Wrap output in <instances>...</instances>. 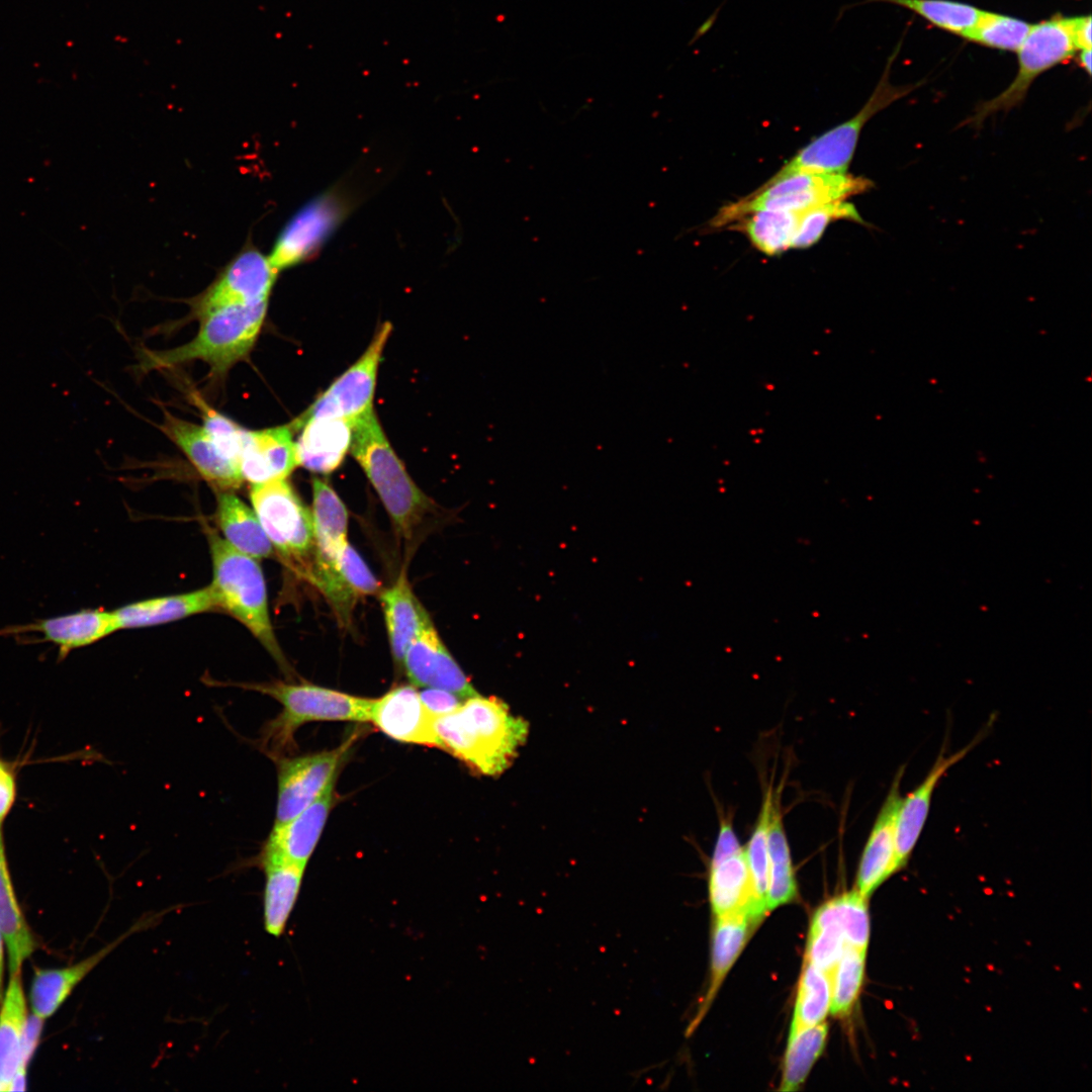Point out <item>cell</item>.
Instances as JSON below:
<instances>
[{
  "label": "cell",
  "mask_w": 1092,
  "mask_h": 1092,
  "mask_svg": "<svg viewBox=\"0 0 1092 1092\" xmlns=\"http://www.w3.org/2000/svg\"><path fill=\"white\" fill-rule=\"evenodd\" d=\"M439 748L480 775L503 774L528 735V723L495 697L475 695L433 721Z\"/></svg>",
  "instance_id": "obj_1"
},
{
  "label": "cell",
  "mask_w": 1092,
  "mask_h": 1092,
  "mask_svg": "<svg viewBox=\"0 0 1092 1092\" xmlns=\"http://www.w3.org/2000/svg\"><path fill=\"white\" fill-rule=\"evenodd\" d=\"M234 686L269 696L281 704L282 711L267 721L260 732V747L273 760L293 749L294 734L305 723L370 720L373 699L310 684L270 681Z\"/></svg>",
  "instance_id": "obj_2"
},
{
  "label": "cell",
  "mask_w": 1092,
  "mask_h": 1092,
  "mask_svg": "<svg viewBox=\"0 0 1092 1092\" xmlns=\"http://www.w3.org/2000/svg\"><path fill=\"white\" fill-rule=\"evenodd\" d=\"M268 300L232 304L202 317L197 335L183 346L165 350H144L140 367L148 372L202 360L213 372L223 373L251 351L263 326Z\"/></svg>",
  "instance_id": "obj_3"
},
{
  "label": "cell",
  "mask_w": 1092,
  "mask_h": 1092,
  "mask_svg": "<svg viewBox=\"0 0 1092 1092\" xmlns=\"http://www.w3.org/2000/svg\"><path fill=\"white\" fill-rule=\"evenodd\" d=\"M350 448L397 531L404 538L412 537L433 503L411 478L374 412L353 423Z\"/></svg>",
  "instance_id": "obj_4"
},
{
  "label": "cell",
  "mask_w": 1092,
  "mask_h": 1092,
  "mask_svg": "<svg viewBox=\"0 0 1092 1092\" xmlns=\"http://www.w3.org/2000/svg\"><path fill=\"white\" fill-rule=\"evenodd\" d=\"M208 540L213 573L210 586L218 609L246 626L274 659L287 668L272 628L266 583L257 559L238 551L212 531Z\"/></svg>",
  "instance_id": "obj_5"
},
{
  "label": "cell",
  "mask_w": 1092,
  "mask_h": 1092,
  "mask_svg": "<svg viewBox=\"0 0 1092 1092\" xmlns=\"http://www.w3.org/2000/svg\"><path fill=\"white\" fill-rule=\"evenodd\" d=\"M902 40L889 56L882 76L863 106L849 119L812 140L765 182H774L799 173H847L860 132L867 122L892 103L909 95L923 82L906 85L891 83V69Z\"/></svg>",
  "instance_id": "obj_6"
},
{
  "label": "cell",
  "mask_w": 1092,
  "mask_h": 1092,
  "mask_svg": "<svg viewBox=\"0 0 1092 1092\" xmlns=\"http://www.w3.org/2000/svg\"><path fill=\"white\" fill-rule=\"evenodd\" d=\"M863 176L849 173H799L764 182L748 195L722 206L709 228L725 229L739 218L760 210L799 211L862 194L874 187Z\"/></svg>",
  "instance_id": "obj_7"
},
{
  "label": "cell",
  "mask_w": 1092,
  "mask_h": 1092,
  "mask_svg": "<svg viewBox=\"0 0 1092 1092\" xmlns=\"http://www.w3.org/2000/svg\"><path fill=\"white\" fill-rule=\"evenodd\" d=\"M1076 52L1067 16L1056 14L1032 23L1027 37L1017 51L1018 69L1011 83L995 97L981 101L973 114L959 126L980 129L988 117L999 112L1008 113L1018 107L1026 98L1032 83L1041 74L1069 62Z\"/></svg>",
  "instance_id": "obj_8"
},
{
  "label": "cell",
  "mask_w": 1092,
  "mask_h": 1092,
  "mask_svg": "<svg viewBox=\"0 0 1092 1092\" xmlns=\"http://www.w3.org/2000/svg\"><path fill=\"white\" fill-rule=\"evenodd\" d=\"M250 497L273 548L285 563L307 578L313 555L311 513L285 478L253 484Z\"/></svg>",
  "instance_id": "obj_9"
},
{
  "label": "cell",
  "mask_w": 1092,
  "mask_h": 1092,
  "mask_svg": "<svg viewBox=\"0 0 1092 1092\" xmlns=\"http://www.w3.org/2000/svg\"><path fill=\"white\" fill-rule=\"evenodd\" d=\"M391 331V324L384 323L364 354L294 423L316 418L345 419L354 423L373 412L377 371Z\"/></svg>",
  "instance_id": "obj_10"
},
{
  "label": "cell",
  "mask_w": 1092,
  "mask_h": 1092,
  "mask_svg": "<svg viewBox=\"0 0 1092 1092\" xmlns=\"http://www.w3.org/2000/svg\"><path fill=\"white\" fill-rule=\"evenodd\" d=\"M353 738L332 750L274 759L277 764L278 795L273 826L282 825L295 817L337 779Z\"/></svg>",
  "instance_id": "obj_11"
},
{
  "label": "cell",
  "mask_w": 1092,
  "mask_h": 1092,
  "mask_svg": "<svg viewBox=\"0 0 1092 1092\" xmlns=\"http://www.w3.org/2000/svg\"><path fill=\"white\" fill-rule=\"evenodd\" d=\"M346 202L339 194L327 192L304 204L284 225L269 259L281 270L293 267L314 256L347 213Z\"/></svg>",
  "instance_id": "obj_12"
},
{
  "label": "cell",
  "mask_w": 1092,
  "mask_h": 1092,
  "mask_svg": "<svg viewBox=\"0 0 1092 1092\" xmlns=\"http://www.w3.org/2000/svg\"><path fill=\"white\" fill-rule=\"evenodd\" d=\"M278 271L269 257L248 243L195 300L199 316L223 306L268 300Z\"/></svg>",
  "instance_id": "obj_13"
},
{
  "label": "cell",
  "mask_w": 1092,
  "mask_h": 1092,
  "mask_svg": "<svg viewBox=\"0 0 1092 1092\" xmlns=\"http://www.w3.org/2000/svg\"><path fill=\"white\" fill-rule=\"evenodd\" d=\"M335 782L295 817L273 826L257 857L259 866L279 861L306 867L335 803Z\"/></svg>",
  "instance_id": "obj_14"
},
{
  "label": "cell",
  "mask_w": 1092,
  "mask_h": 1092,
  "mask_svg": "<svg viewBox=\"0 0 1092 1092\" xmlns=\"http://www.w3.org/2000/svg\"><path fill=\"white\" fill-rule=\"evenodd\" d=\"M402 665L416 688H437L462 700L477 695L463 670L443 644L432 621L427 622L410 644Z\"/></svg>",
  "instance_id": "obj_15"
},
{
  "label": "cell",
  "mask_w": 1092,
  "mask_h": 1092,
  "mask_svg": "<svg viewBox=\"0 0 1092 1092\" xmlns=\"http://www.w3.org/2000/svg\"><path fill=\"white\" fill-rule=\"evenodd\" d=\"M901 767L874 823L862 851L856 879V891L869 898L887 879L899 871L896 851V820L901 804Z\"/></svg>",
  "instance_id": "obj_16"
},
{
  "label": "cell",
  "mask_w": 1092,
  "mask_h": 1092,
  "mask_svg": "<svg viewBox=\"0 0 1092 1092\" xmlns=\"http://www.w3.org/2000/svg\"><path fill=\"white\" fill-rule=\"evenodd\" d=\"M369 721L397 741L440 746L433 727L434 717L413 685L394 687L381 698L373 699Z\"/></svg>",
  "instance_id": "obj_17"
},
{
  "label": "cell",
  "mask_w": 1092,
  "mask_h": 1092,
  "mask_svg": "<svg viewBox=\"0 0 1092 1092\" xmlns=\"http://www.w3.org/2000/svg\"><path fill=\"white\" fill-rule=\"evenodd\" d=\"M117 631L112 611L85 609L71 614L41 619L24 625L0 629V636L39 633L38 642H50L59 649V660L75 649L88 646Z\"/></svg>",
  "instance_id": "obj_18"
},
{
  "label": "cell",
  "mask_w": 1092,
  "mask_h": 1092,
  "mask_svg": "<svg viewBox=\"0 0 1092 1092\" xmlns=\"http://www.w3.org/2000/svg\"><path fill=\"white\" fill-rule=\"evenodd\" d=\"M313 559L307 579L312 582L337 569L348 543V512L336 491L324 480L312 478Z\"/></svg>",
  "instance_id": "obj_19"
},
{
  "label": "cell",
  "mask_w": 1092,
  "mask_h": 1092,
  "mask_svg": "<svg viewBox=\"0 0 1092 1092\" xmlns=\"http://www.w3.org/2000/svg\"><path fill=\"white\" fill-rule=\"evenodd\" d=\"M162 430L210 484L222 490L240 486L244 480L240 465L223 455L203 427L165 412Z\"/></svg>",
  "instance_id": "obj_20"
},
{
  "label": "cell",
  "mask_w": 1092,
  "mask_h": 1092,
  "mask_svg": "<svg viewBox=\"0 0 1092 1092\" xmlns=\"http://www.w3.org/2000/svg\"><path fill=\"white\" fill-rule=\"evenodd\" d=\"M154 920L155 917L139 921L114 941L77 964L65 968L36 970L29 989V1003L32 1014L43 1020L51 1017L68 999L75 987L105 957L125 938L139 930L147 928Z\"/></svg>",
  "instance_id": "obj_21"
},
{
  "label": "cell",
  "mask_w": 1092,
  "mask_h": 1092,
  "mask_svg": "<svg viewBox=\"0 0 1092 1092\" xmlns=\"http://www.w3.org/2000/svg\"><path fill=\"white\" fill-rule=\"evenodd\" d=\"M297 465L291 427L246 430L240 459L243 479L253 484L284 479Z\"/></svg>",
  "instance_id": "obj_22"
},
{
  "label": "cell",
  "mask_w": 1092,
  "mask_h": 1092,
  "mask_svg": "<svg viewBox=\"0 0 1092 1092\" xmlns=\"http://www.w3.org/2000/svg\"><path fill=\"white\" fill-rule=\"evenodd\" d=\"M979 741L980 737H977L972 743L950 755L941 752L922 783L902 798L896 820V851L899 871L906 867L923 830L937 783Z\"/></svg>",
  "instance_id": "obj_23"
},
{
  "label": "cell",
  "mask_w": 1092,
  "mask_h": 1092,
  "mask_svg": "<svg viewBox=\"0 0 1092 1092\" xmlns=\"http://www.w3.org/2000/svg\"><path fill=\"white\" fill-rule=\"evenodd\" d=\"M292 426L301 428L295 443L298 465L316 473H330L341 465L351 447L352 422L316 418Z\"/></svg>",
  "instance_id": "obj_24"
},
{
  "label": "cell",
  "mask_w": 1092,
  "mask_h": 1092,
  "mask_svg": "<svg viewBox=\"0 0 1092 1092\" xmlns=\"http://www.w3.org/2000/svg\"><path fill=\"white\" fill-rule=\"evenodd\" d=\"M217 608L209 584L190 593L135 602L112 613L119 630L165 624Z\"/></svg>",
  "instance_id": "obj_25"
},
{
  "label": "cell",
  "mask_w": 1092,
  "mask_h": 1092,
  "mask_svg": "<svg viewBox=\"0 0 1092 1092\" xmlns=\"http://www.w3.org/2000/svg\"><path fill=\"white\" fill-rule=\"evenodd\" d=\"M709 890L716 918L744 915L752 924L757 923L744 847L719 861L711 862Z\"/></svg>",
  "instance_id": "obj_26"
},
{
  "label": "cell",
  "mask_w": 1092,
  "mask_h": 1092,
  "mask_svg": "<svg viewBox=\"0 0 1092 1092\" xmlns=\"http://www.w3.org/2000/svg\"><path fill=\"white\" fill-rule=\"evenodd\" d=\"M380 601L391 653L397 665H401L410 644L431 618L412 590L404 570L380 594Z\"/></svg>",
  "instance_id": "obj_27"
},
{
  "label": "cell",
  "mask_w": 1092,
  "mask_h": 1092,
  "mask_svg": "<svg viewBox=\"0 0 1092 1092\" xmlns=\"http://www.w3.org/2000/svg\"><path fill=\"white\" fill-rule=\"evenodd\" d=\"M0 928L8 950L10 975L21 973L22 964L37 947L13 888L2 824H0Z\"/></svg>",
  "instance_id": "obj_28"
},
{
  "label": "cell",
  "mask_w": 1092,
  "mask_h": 1092,
  "mask_svg": "<svg viewBox=\"0 0 1092 1092\" xmlns=\"http://www.w3.org/2000/svg\"><path fill=\"white\" fill-rule=\"evenodd\" d=\"M265 873L263 920L267 933L283 934L294 908L303 878L304 867L289 862L260 864Z\"/></svg>",
  "instance_id": "obj_29"
},
{
  "label": "cell",
  "mask_w": 1092,
  "mask_h": 1092,
  "mask_svg": "<svg viewBox=\"0 0 1092 1092\" xmlns=\"http://www.w3.org/2000/svg\"><path fill=\"white\" fill-rule=\"evenodd\" d=\"M20 974L10 975L0 1005V1092L9 1091L17 1071L27 1020Z\"/></svg>",
  "instance_id": "obj_30"
},
{
  "label": "cell",
  "mask_w": 1092,
  "mask_h": 1092,
  "mask_svg": "<svg viewBox=\"0 0 1092 1092\" xmlns=\"http://www.w3.org/2000/svg\"><path fill=\"white\" fill-rule=\"evenodd\" d=\"M217 521L223 539L238 551L255 559L270 557L273 546L254 510L232 492L217 498Z\"/></svg>",
  "instance_id": "obj_31"
},
{
  "label": "cell",
  "mask_w": 1092,
  "mask_h": 1092,
  "mask_svg": "<svg viewBox=\"0 0 1092 1092\" xmlns=\"http://www.w3.org/2000/svg\"><path fill=\"white\" fill-rule=\"evenodd\" d=\"M799 211H755L725 229L743 233L751 245L766 256H778L791 249L798 225Z\"/></svg>",
  "instance_id": "obj_32"
},
{
  "label": "cell",
  "mask_w": 1092,
  "mask_h": 1092,
  "mask_svg": "<svg viewBox=\"0 0 1092 1092\" xmlns=\"http://www.w3.org/2000/svg\"><path fill=\"white\" fill-rule=\"evenodd\" d=\"M768 887L766 908L772 910L791 902L797 893L790 847L784 830L779 802L775 799L767 830Z\"/></svg>",
  "instance_id": "obj_33"
},
{
  "label": "cell",
  "mask_w": 1092,
  "mask_h": 1092,
  "mask_svg": "<svg viewBox=\"0 0 1092 1092\" xmlns=\"http://www.w3.org/2000/svg\"><path fill=\"white\" fill-rule=\"evenodd\" d=\"M753 924L744 915L717 917L713 932L711 983L695 1024L713 1001L722 981L742 950Z\"/></svg>",
  "instance_id": "obj_34"
},
{
  "label": "cell",
  "mask_w": 1092,
  "mask_h": 1092,
  "mask_svg": "<svg viewBox=\"0 0 1092 1092\" xmlns=\"http://www.w3.org/2000/svg\"><path fill=\"white\" fill-rule=\"evenodd\" d=\"M845 945L834 901L831 899L819 907L813 916L805 961L830 976Z\"/></svg>",
  "instance_id": "obj_35"
},
{
  "label": "cell",
  "mask_w": 1092,
  "mask_h": 1092,
  "mask_svg": "<svg viewBox=\"0 0 1092 1092\" xmlns=\"http://www.w3.org/2000/svg\"><path fill=\"white\" fill-rule=\"evenodd\" d=\"M775 796L769 786L764 794L761 809L756 820L752 834L744 847L747 866L749 870L753 902L754 918L759 922L767 912L766 894L768 887V853H767V830L769 817Z\"/></svg>",
  "instance_id": "obj_36"
},
{
  "label": "cell",
  "mask_w": 1092,
  "mask_h": 1092,
  "mask_svg": "<svg viewBox=\"0 0 1092 1092\" xmlns=\"http://www.w3.org/2000/svg\"><path fill=\"white\" fill-rule=\"evenodd\" d=\"M831 1003L830 976L805 961L800 978L790 1035L823 1022Z\"/></svg>",
  "instance_id": "obj_37"
},
{
  "label": "cell",
  "mask_w": 1092,
  "mask_h": 1092,
  "mask_svg": "<svg viewBox=\"0 0 1092 1092\" xmlns=\"http://www.w3.org/2000/svg\"><path fill=\"white\" fill-rule=\"evenodd\" d=\"M827 1030V1024L821 1022L789 1036L781 1091H795L803 1084L824 1049Z\"/></svg>",
  "instance_id": "obj_38"
},
{
  "label": "cell",
  "mask_w": 1092,
  "mask_h": 1092,
  "mask_svg": "<svg viewBox=\"0 0 1092 1092\" xmlns=\"http://www.w3.org/2000/svg\"><path fill=\"white\" fill-rule=\"evenodd\" d=\"M901 6L931 25L963 36L978 20L983 9L954 0H863Z\"/></svg>",
  "instance_id": "obj_39"
},
{
  "label": "cell",
  "mask_w": 1092,
  "mask_h": 1092,
  "mask_svg": "<svg viewBox=\"0 0 1092 1092\" xmlns=\"http://www.w3.org/2000/svg\"><path fill=\"white\" fill-rule=\"evenodd\" d=\"M1031 26L1032 23L1023 19L983 10L977 22L962 37L989 49L1017 53Z\"/></svg>",
  "instance_id": "obj_40"
},
{
  "label": "cell",
  "mask_w": 1092,
  "mask_h": 1092,
  "mask_svg": "<svg viewBox=\"0 0 1092 1092\" xmlns=\"http://www.w3.org/2000/svg\"><path fill=\"white\" fill-rule=\"evenodd\" d=\"M867 951L845 945L843 953L830 974V1011L834 1016H846L852 1010L864 978Z\"/></svg>",
  "instance_id": "obj_41"
},
{
  "label": "cell",
  "mask_w": 1092,
  "mask_h": 1092,
  "mask_svg": "<svg viewBox=\"0 0 1092 1092\" xmlns=\"http://www.w3.org/2000/svg\"><path fill=\"white\" fill-rule=\"evenodd\" d=\"M846 219L868 225L856 207L846 200L835 201L799 211L798 225L792 249H807L816 244L826 228L834 220Z\"/></svg>",
  "instance_id": "obj_42"
},
{
  "label": "cell",
  "mask_w": 1092,
  "mask_h": 1092,
  "mask_svg": "<svg viewBox=\"0 0 1092 1092\" xmlns=\"http://www.w3.org/2000/svg\"><path fill=\"white\" fill-rule=\"evenodd\" d=\"M833 901L846 944L867 951L870 938L867 898L855 890L833 898Z\"/></svg>",
  "instance_id": "obj_43"
},
{
  "label": "cell",
  "mask_w": 1092,
  "mask_h": 1092,
  "mask_svg": "<svg viewBox=\"0 0 1092 1092\" xmlns=\"http://www.w3.org/2000/svg\"><path fill=\"white\" fill-rule=\"evenodd\" d=\"M194 399L201 411L204 430L223 455L240 465L246 430L209 407L195 395Z\"/></svg>",
  "instance_id": "obj_44"
},
{
  "label": "cell",
  "mask_w": 1092,
  "mask_h": 1092,
  "mask_svg": "<svg viewBox=\"0 0 1092 1092\" xmlns=\"http://www.w3.org/2000/svg\"><path fill=\"white\" fill-rule=\"evenodd\" d=\"M337 569L344 582L357 598L374 595L379 590V582L358 552L347 543L337 561Z\"/></svg>",
  "instance_id": "obj_45"
},
{
  "label": "cell",
  "mask_w": 1092,
  "mask_h": 1092,
  "mask_svg": "<svg viewBox=\"0 0 1092 1092\" xmlns=\"http://www.w3.org/2000/svg\"><path fill=\"white\" fill-rule=\"evenodd\" d=\"M43 1019L32 1014L27 1017L23 1040L21 1045L20 1060L17 1071L12 1079L9 1091H23L26 1089L27 1065L33 1056L41 1036Z\"/></svg>",
  "instance_id": "obj_46"
},
{
  "label": "cell",
  "mask_w": 1092,
  "mask_h": 1092,
  "mask_svg": "<svg viewBox=\"0 0 1092 1092\" xmlns=\"http://www.w3.org/2000/svg\"><path fill=\"white\" fill-rule=\"evenodd\" d=\"M419 694L424 707L434 718L454 712L464 701L451 692L437 688H425Z\"/></svg>",
  "instance_id": "obj_47"
},
{
  "label": "cell",
  "mask_w": 1092,
  "mask_h": 1092,
  "mask_svg": "<svg viewBox=\"0 0 1092 1092\" xmlns=\"http://www.w3.org/2000/svg\"><path fill=\"white\" fill-rule=\"evenodd\" d=\"M17 795L15 763L0 757V824L11 811Z\"/></svg>",
  "instance_id": "obj_48"
},
{
  "label": "cell",
  "mask_w": 1092,
  "mask_h": 1092,
  "mask_svg": "<svg viewBox=\"0 0 1092 1092\" xmlns=\"http://www.w3.org/2000/svg\"><path fill=\"white\" fill-rule=\"evenodd\" d=\"M741 848L742 846L733 830L731 822L728 819L723 820L721 822L711 862L719 861L739 851Z\"/></svg>",
  "instance_id": "obj_49"
},
{
  "label": "cell",
  "mask_w": 1092,
  "mask_h": 1092,
  "mask_svg": "<svg viewBox=\"0 0 1092 1092\" xmlns=\"http://www.w3.org/2000/svg\"><path fill=\"white\" fill-rule=\"evenodd\" d=\"M1067 24L1077 51L1092 48L1090 14L1067 16Z\"/></svg>",
  "instance_id": "obj_50"
},
{
  "label": "cell",
  "mask_w": 1092,
  "mask_h": 1092,
  "mask_svg": "<svg viewBox=\"0 0 1092 1092\" xmlns=\"http://www.w3.org/2000/svg\"><path fill=\"white\" fill-rule=\"evenodd\" d=\"M1074 58L1078 66L1085 71V73L1091 75V49L1077 51Z\"/></svg>",
  "instance_id": "obj_51"
},
{
  "label": "cell",
  "mask_w": 1092,
  "mask_h": 1092,
  "mask_svg": "<svg viewBox=\"0 0 1092 1092\" xmlns=\"http://www.w3.org/2000/svg\"><path fill=\"white\" fill-rule=\"evenodd\" d=\"M4 936L0 928V1005L4 997Z\"/></svg>",
  "instance_id": "obj_52"
}]
</instances>
